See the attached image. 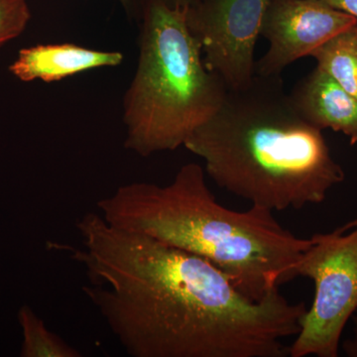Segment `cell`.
Listing matches in <instances>:
<instances>
[{
  "label": "cell",
  "mask_w": 357,
  "mask_h": 357,
  "mask_svg": "<svg viewBox=\"0 0 357 357\" xmlns=\"http://www.w3.org/2000/svg\"><path fill=\"white\" fill-rule=\"evenodd\" d=\"M79 245L53 243L86 277L83 292L132 357H285L305 303L279 288L249 299L201 256L116 229L98 211L76 222Z\"/></svg>",
  "instance_id": "cell-1"
},
{
  "label": "cell",
  "mask_w": 357,
  "mask_h": 357,
  "mask_svg": "<svg viewBox=\"0 0 357 357\" xmlns=\"http://www.w3.org/2000/svg\"><path fill=\"white\" fill-rule=\"evenodd\" d=\"M218 187L272 211L325 201L344 180L323 130L305 121L279 77L227 91L222 107L185 141Z\"/></svg>",
  "instance_id": "cell-2"
},
{
  "label": "cell",
  "mask_w": 357,
  "mask_h": 357,
  "mask_svg": "<svg viewBox=\"0 0 357 357\" xmlns=\"http://www.w3.org/2000/svg\"><path fill=\"white\" fill-rule=\"evenodd\" d=\"M206 177L203 167L188 163L169 184L121 185L96 203L98 213L116 229L208 260L249 299L261 300L295 279L296 263L310 238L296 236L261 206L225 208Z\"/></svg>",
  "instance_id": "cell-3"
},
{
  "label": "cell",
  "mask_w": 357,
  "mask_h": 357,
  "mask_svg": "<svg viewBox=\"0 0 357 357\" xmlns=\"http://www.w3.org/2000/svg\"><path fill=\"white\" fill-rule=\"evenodd\" d=\"M185 13L160 0H141L139 58L123 98L124 147L141 157L184 146L229 91L204 65Z\"/></svg>",
  "instance_id": "cell-4"
},
{
  "label": "cell",
  "mask_w": 357,
  "mask_h": 357,
  "mask_svg": "<svg viewBox=\"0 0 357 357\" xmlns=\"http://www.w3.org/2000/svg\"><path fill=\"white\" fill-rule=\"evenodd\" d=\"M314 282V300L289 347L291 357H337L345 326L357 311V218L317 234L295 265Z\"/></svg>",
  "instance_id": "cell-5"
},
{
  "label": "cell",
  "mask_w": 357,
  "mask_h": 357,
  "mask_svg": "<svg viewBox=\"0 0 357 357\" xmlns=\"http://www.w3.org/2000/svg\"><path fill=\"white\" fill-rule=\"evenodd\" d=\"M269 0H202L185 20L202 49L204 65L229 91L248 86L255 77V47Z\"/></svg>",
  "instance_id": "cell-6"
},
{
  "label": "cell",
  "mask_w": 357,
  "mask_h": 357,
  "mask_svg": "<svg viewBox=\"0 0 357 357\" xmlns=\"http://www.w3.org/2000/svg\"><path fill=\"white\" fill-rule=\"evenodd\" d=\"M356 24L354 16L323 0H269L260 31L269 48L255 63L256 76H281L296 61Z\"/></svg>",
  "instance_id": "cell-7"
},
{
  "label": "cell",
  "mask_w": 357,
  "mask_h": 357,
  "mask_svg": "<svg viewBox=\"0 0 357 357\" xmlns=\"http://www.w3.org/2000/svg\"><path fill=\"white\" fill-rule=\"evenodd\" d=\"M298 114L314 128L344 133L357 144V100L326 72L314 68L289 93Z\"/></svg>",
  "instance_id": "cell-8"
},
{
  "label": "cell",
  "mask_w": 357,
  "mask_h": 357,
  "mask_svg": "<svg viewBox=\"0 0 357 357\" xmlns=\"http://www.w3.org/2000/svg\"><path fill=\"white\" fill-rule=\"evenodd\" d=\"M123 59L121 52L93 50L75 44L36 45L21 49L9 70L25 83L35 79L53 83L84 70L117 67Z\"/></svg>",
  "instance_id": "cell-9"
},
{
  "label": "cell",
  "mask_w": 357,
  "mask_h": 357,
  "mask_svg": "<svg viewBox=\"0 0 357 357\" xmlns=\"http://www.w3.org/2000/svg\"><path fill=\"white\" fill-rule=\"evenodd\" d=\"M311 57L317 67L357 100V24L328 40Z\"/></svg>",
  "instance_id": "cell-10"
},
{
  "label": "cell",
  "mask_w": 357,
  "mask_h": 357,
  "mask_svg": "<svg viewBox=\"0 0 357 357\" xmlns=\"http://www.w3.org/2000/svg\"><path fill=\"white\" fill-rule=\"evenodd\" d=\"M22 330L21 357H81L76 347L68 344L57 333L51 332L43 319L31 307L24 305L18 312Z\"/></svg>",
  "instance_id": "cell-11"
},
{
  "label": "cell",
  "mask_w": 357,
  "mask_h": 357,
  "mask_svg": "<svg viewBox=\"0 0 357 357\" xmlns=\"http://www.w3.org/2000/svg\"><path fill=\"white\" fill-rule=\"evenodd\" d=\"M30 20L27 0H0V48L20 36Z\"/></svg>",
  "instance_id": "cell-12"
},
{
  "label": "cell",
  "mask_w": 357,
  "mask_h": 357,
  "mask_svg": "<svg viewBox=\"0 0 357 357\" xmlns=\"http://www.w3.org/2000/svg\"><path fill=\"white\" fill-rule=\"evenodd\" d=\"M323 1L338 10L351 14L357 20V0H323Z\"/></svg>",
  "instance_id": "cell-13"
},
{
  "label": "cell",
  "mask_w": 357,
  "mask_h": 357,
  "mask_svg": "<svg viewBox=\"0 0 357 357\" xmlns=\"http://www.w3.org/2000/svg\"><path fill=\"white\" fill-rule=\"evenodd\" d=\"M354 321V335L349 340H345L342 349L349 357H357V311L352 317Z\"/></svg>",
  "instance_id": "cell-14"
},
{
  "label": "cell",
  "mask_w": 357,
  "mask_h": 357,
  "mask_svg": "<svg viewBox=\"0 0 357 357\" xmlns=\"http://www.w3.org/2000/svg\"><path fill=\"white\" fill-rule=\"evenodd\" d=\"M126 9L128 15L133 16L135 20H139L141 0H116Z\"/></svg>",
  "instance_id": "cell-15"
},
{
  "label": "cell",
  "mask_w": 357,
  "mask_h": 357,
  "mask_svg": "<svg viewBox=\"0 0 357 357\" xmlns=\"http://www.w3.org/2000/svg\"><path fill=\"white\" fill-rule=\"evenodd\" d=\"M164 2L166 6L173 7V8H189L198 4L202 0H160Z\"/></svg>",
  "instance_id": "cell-16"
}]
</instances>
